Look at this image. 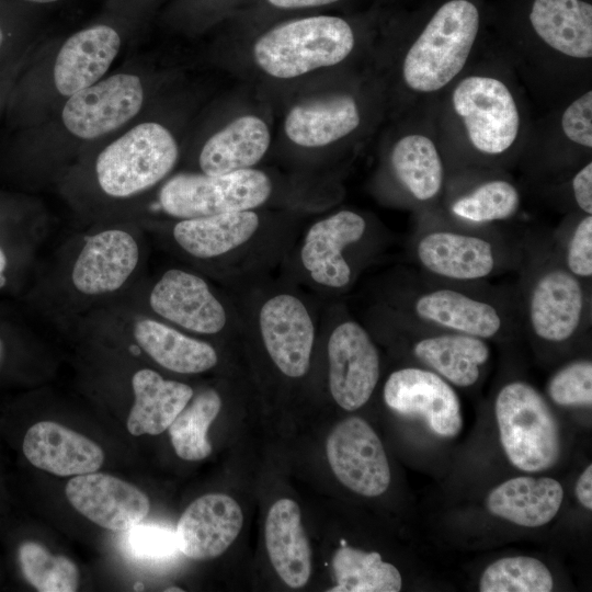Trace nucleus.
<instances>
[{
	"label": "nucleus",
	"instance_id": "f257e3e1",
	"mask_svg": "<svg viewBox=\"0 0 592 592\" xmlns=\"http://www.w3.org/2000/svg\"><path fill=\"white\" fill-rule=\"evenodd\" d=\"M517 273L522 327L534 340L561 345L588 330L592 319L591 283L566 267L551 232L524 231Z\"/></svg>",
	"mask_w": 592,
	"mask_h": 592
},
{
	"label": "nucleus",
	"instance_id": "f03ea898",
	"mask_svg": "<svg viewBox=\"0 0 592 592\" xmlns=\"http://www.w3.org/2000/svg\"><path fill=\"white\" fill-rule=\"evenodd\" d=\"M524 231L503 227H468L443 218L434 210L419 214L412 255L419 272L458 282H489L521 266Z\"/></svg>",
	"mask_w": 592,
	"mask_h": 592
},
{
	"label": "nucleus",
	"instance_id": "7ed1b4c3",
	"mask_svg": "<svg viewBox=\"0 0 592 592\" xmlns=\"http://www.w3.org/2000/svg\"><path fill=\"white\" fill-rule=\"evenodd\" d=\"M400 315L491 341L523 330L516 288L442 281L419 272L400 296Z\"/></svg>",
	"mask_w": 592,
	"mask_h": 592
},
{
	"label": "nucleus",
	"instance_id": "20e7f679",
	"mask_svg": "<svg viewBox=\"0 0 592 592\" xmlns=\"http://www.w3.org/2000/svg\"><path fill=\"white\" fill-rule=\"evenodd\" d=\"M144 246L133 223H109L67 250L58 275L61 308L83 312L127 293L140 271Z\"/></svg>",
	"mask_w": 592,
	"mask_h": 592
},
{
	"label": "nucleus",
	"instance_id": "39448f33",
	"mask_svg": "<svg viewBox=\"0 0 592 592\" xmlns=\"http://www.w3.org/2000/svg\"><path fill=\"white\" fill-rule=\"evenodd\" d=\"M448 109L474 166H497L517 149L522 111L516 93L499 75L473 72L458 78Z\"/></svg>",
	"mask_w": 592,
	"mask_h": 592
},
{
	"label": "nucleus",
	"instance_id": "423d86ee",
	"mask_svg": "<svg viewBox=\"0 0 592 592\" xmlns=\"http://www.w3.org/2000/svg\"><path fill=\"white\" fill-rule=\"evenodd\" d=\"M480 27V12L469 0H448L430 18L407 48L401 78L419 95L451 86L465 69Z\"/></svg>",
	"mask_w": 592,
	"mask_h": 592
},
{
	"label": "nucleus",
	"instance_id": "0eeeda50",
	"mask_svg": "<svg viewBox=\"0 0 592 592\" xmlns=\"http://www.w3.org/2000/svg\"><path fill=\"white\" fill-rule=\"evenodd\" d=\"M355 45L348 21L334 15H312L282 22L253 45L258 66L267 75L289 79L344 60Z\"/></svg>",
	"mask_w": 592,
	"mask_h": 592
},
{
	"label": "nucleus",
	"instance_id": "6e6552de",
	"mask_svg": "<svg viewBox=\"0 0 592 592\" xmlns=\"http://www.w3.org/2000/svg\"><path fill=\"white\" fill-rule=\"evenodd\" d=\"M179 157L173 135L161 124L140 123L103 148L93 175L107 198H134L161 182Z\"/></svg>",
	"mask_w": 592,
	"mask_h": 592
},
{
	"label": "nucleus",
	"instance_id": "1a4fd4ad",
	"mask_svg": "<svg viewBox=\"0 0 592 592\" xmlns=\"http://www.w3.org/2000/svg\"><path fill=\"white\" fill-rule=\"evenodd\" d=\"M500 441L513 466L536 473L553 467L561 452L559 426L544 396L530 383L503 385L494 402Z\"/></svg>",
	"mask_w": 592,
	"mask_h": 592
},
{
	"label": "nucleus",
	"instance_id": "9d476101",
	"mask_svg": "<svg viewBox=\"0 0 592 592\" xmlns=\"http://www.w3.org/2000/svg\"><path fill=\"white\" fill-rule=\"evenodd\" d=\"M269 177L254 169L226 174L178 173L158 192L159 208L179 220L228 212L249 210L270 196Z\"/></svg>",
	"mask_w": 592,
	"mask_h": 592
},
{
	"label": "nucleus",
	"instance_id": "9b49d317",
	"mask_svg": "<svg viewBox=\"0 0 592 592\" xmlns=\"http://www.w3.org/2000/svg\"><path fill=\"white\" fill-rule=\"evenodd\" d=\"M87 315L124 330L130 339L132 353H145L168 371L198 374L217 364V353L209 343L185 334L124 299L98 306Z\"/></svg>",
	"mask_w": 592,
	"mask_h": 592
},
{
	"label": "nucleus",
	"instance_id": "f8f14e48",
	"mask_svg": "<svg viewBox=\"0 0 592 592\" xmlns=\"http://www.w3.org/2000/svg\"><path fill=\"white\" fill-rule=\"evenodd\" d=\"M144 103L140 79L116 73L69 96L61 119L69 133L81 139H94L126 124Z\"/></svg>",
	"mask_w": 592,
	"mask_h": 592
},
{
	"label": "nucleus",
	"instance_id": "ddd939ff",
	"mask_svg": "<svg viewBox=\"0 0 592 592\" xmlns=\"http://www.w3.org/2000/svg\"><path fill=\"white\" fill-rule=\"evenodd\" d=\"M144 304L147 310L141 311L194 333H218L227 321L224 306L206 281L181 269L166 271L150 286Z\"/></svg>",
	"mask_w": 592,
	"mask_h": 592
},
{
	"label": "nucleus",
	"instance_id": "4468645a",
	"mask_svg": "<svg viewBox=\"0 0 592 592\" xmlns=\"http://www.w3.org/2000/svg\"><path fill=\"white\" fill-rule=\"evenodd\" d=\"M327 458L338 480L350 490L377 497L390 483L384 446L373 428L358 417L338 423L327 440Z\"/></svg>",
	"mask_w": 592,
	"mask_h": 592
},
{
	"label": "nucleus",
	"instance_id": "2eb2a0df",
	"mask_svg": "<svg viewBox=\"0 0 592 592\" xmlns=\"http://www.w3.org/2000/svg\"><path fill=\"white\" fill-rule=\"evenodd\" d=\"M383 396L390 409L421 417L440 436L455 437L462 431L460 402L453 385L430 369L411 366L392 372Z\"/></svg>",
	"mask_w": 592,
	"mask_h": 592
},
{
	"label": "nucleus",
	"instance_id": "dca6fc26",
	"mask_svg": "<svg viewBox=\"0 0 592 592\" xmlns=\"http://www.w3.org/2000/svg\"><path fill=\"white\" fill-rule=\"evenodd\" d=\"M329 388L334 401L354 411L371 398L379 379V354L358 322L339 323L328 341Z\"/></svg>",
	"mask_w": 592,
	"mask_h": 592
},
{
	"label": "nucleus",
	"instance_id": "f3484780",
	"mask_svg": "<svg viewBox=\"0 0 592 592\" xmlns=\"http://www.w3.org/2000/svg\"><path fill=\"white\" fill-rule=\"evenodd\" d=\"M409 349L423 367L451 385L468 388L477 384L490 360L488 341L425 326L400 315Z\"/></svg>",
	"mask_w": 592,
	"mask_h": 592
},
{
	"label": "nucleus",
	"instance_id": "a211bd4d",
	"mask_svg": "<svg viewBox=\"0 0 592 592\" xmlns=\"http://www.w3.org/2000/svg\"><path fill=\"white\" fill-rule=\"evenodd\" d=\"M72 508L110 531H128L147 516L150 502L136 486L115 476L90 473L73 476L65 488Z\"/></svg>",
	"mask_w": 592,
	"mask_h": 592
},
{
	"label": "nucleus",
	"instance_id": "6ab92c4d",
	"mask_svg": "<svg viewBox=\"0 0 592 592\" xmlns=\"http://www.w3.org/2000/svg\"><path fill=\"white\" fill-rule=\"evenodd\" d=\"M259 325L265 349L277 368L289 377L304 376L310 365L315 328L305 305L281 294L264 303Z\"/></svg>",
	"mask_w": 592,
	"mask_h": 592
},
{
	"label": "nucleus",
	"instance_id": "aec40b11",
	"mask_svg": "<svg viewBox=\"0 0 592 592\" xmlns=\"http://www.w3.org/2000/svg\"><path fill=\"white\" fill-rule=\"evenodd\" d=\"M20 449L31 466L61 477L98 471L104 462V452L94 441L47 420L24 431Z\"/></svg>",
	"mask_w": 592,
	"mask_h": 592
},
{
	"label": "nucleus",
	"instance_id": "412c9836",
	"mask_svg": "<svg viewBox=\"0 0 592 592\" xmlns=\"http://www.w3.org/2000/svg\"><path fill=\"white\" fill-rule=\"evenodd\" d=\"M367 230L365 218L349 209L340 210L315 223L306 234L300 258L311 278L333 288L345 287L352 269L344 249L360 242Z\"/></svg>",
	"mask_w": 592,
	"mask_h": 592
},
{
	"label": "nucleus",
	"instance_id": "4be33fe9",
	"mask_svg": "<svg viewBox=\"0 0 592 592\" xmlns=\"http://www.w3.org/2000/svg\"><path fill=\"white\" fill-rule=\"evenodd\" d=\"M243 523L241 508L223 493L194 500L181 515L175 534L179 550L196 560L220 556L237 538Z\"/></svg>",
	"mask_w": 592,
	"mask_h": 592
},
{
	"label": "nucleus",
	"instance_id": "5701e85b",
	"mask_svg": "<svg viewBox=\"0 0 592 592\" xmlns=\"http://www.w3.org/2000/svg\"><path fill=\"white\" fill-rule=\"evenodd\" d=\"M121 35L110 23H94L71 34L61 45L54 65V82L62 95L98 82L121 47Z\"/></svg>",
	"mask_w": 592,
	"mask_h": 592
},
{
	"label": "nucleus",
	"instance_id": "b1692460",
	"mask_svg": "<svg viewBox=\"0 0 592 592\" xmlns=\"http://www.w3.org/2000/svg\"><path fill=\"white\" fill-rule=\"evenodd\" d=\"M389 166L395 180L419 214L433 210L447 185L446 166L434 139L422 132L401 136L392 146Z\"/></svg>",
	"mask_w": 592,
	"mask_h": 592
},
{
	"label": "nucleus",
	"instance_id": "393cba45",
	"mask_svg": "<svg viewBox=\"0 0 592 592\" xmlns=\"http://www.w3.org/2000/svg\"><path fill=\"white\" fill-rule=\"evenodd\" d=\"M442 207L433 209L443 218L468 227H502L517 217L522 195L517 185L500 175L476 178L449 190Z\"/></svg>",
	"mask_w": 592,
	"mask_h": 592
},
{
	"label": "nucleus",
	"instance_id": "a878e982",
	"mask_svg": "<svg viewBox=\"0 0 592 592\" xmlns=\"http://www.w3.org/2000/svg\"><path fill=\"white\" fill-rule=\"evenodd\" d=\"M531 27L555 56L573 61L592 59V5L583 0H533Z\"/></svg>",
	"mask_w": 592,
	"mask_h": 592
},
{
	"label": "nucleus",
	"instance_id": "bb28decb",
	"mask_svg": "<svg viewBox=\"0 0 592 592\" xmlns=\"http://www.w3.org/2000/svg\"><path fill=\"white\" fill-rule=\"evenodd\" d=\"M361 123L360 107L346 93H337L295 105L286 115V136L301 147H321L353 133Z\"/></svg>",
	"mask_w": 592,
	"mask_h": 592
},
{
	"label": "nucleus",
	"instance_id": "cd10ccee",
	"mask_svg": "<svg viewBox=\"0 0 592 592\" xmlns=\"http://www.w3.org/2000/svg\"><path fill=\"white\" fill-rule=\"evenodd\" d=\"M265 545L275 571L288 587L301 588L308 582L311 549L295 501L280 499L270 508Z\"/></svg>",
	"mask_w": 592,
	"mask_h": 592
},
{
	"label": "nucleus",
	"instance_id": "c85d7f7f",
	"mask_svg": "<svg viewBox=\"0 0 592 592\" xmlns=\"http://www.w3.org/2000/svg\"><path fill=\"white\" fill-rule=\"evenodd\" d=\"M134 403L126 426L132 435H158L193 397V389L183 383L164 379L151 368L137 369L130 379Z\"/></svg>",
	"mask_w": 592,
	"mask_h": 592
},
{
	"label": "nucleus",
	"instance_id": "c756f323",
	"mask_svg": "<svg viewBox=\"0 0 592 592\" xmlns=\"http://www.w3.org/2000/svg\"><path fill=\"white\" fill-rule=\"evenodd\" d=\"M563 489L548 477H515L490 491L487 508L490 513L525 527H538L558 513Z\"/></svg>",
	"mask_w": 592,
	"mask_h": 592
},
{
	"label": "nucleus",
	"instance_id": "7c9ffc66",
	"mask_svg": "<svg viewBox=\"0 0 592 592\" xmlns=\"http://www.w3.org/2000/svg\"><path fill=\"white\" fill-rule=\"evenodd\" d=\"M259 224V216L251 209L181 219L172 228V238L189 255L206 260L247 242Z\"/></svg>",
	"mask_w": 592,
	"mask_h": 592
},
{
	"label": "nucleus",
	"instance_id": "2f4dec72",
	"mask_svg": "<svg viewBox=\"0 0 592 592\" xmlns=\"http://www.w3.org/2000/svg\"><path fill=\"white\" fill-rule=\"evenodd\" d=\"M270 141L263 119L254 115L238 117L208 138L198 157L200 168L208 175L250 169L263 158Z\"/></svg>",
	"mask_w": 592,
	"mask_h": 592
},
{
	"label": "nucleus",
	"instance_id": "473e14b6",
	"mask_svg": "<svg viewBox=\"0 0 592 592\" xmlns=\"http://www.w3.org/2000/svg\"><path fill=\"white\" fill-rule=\"evenodd\" d=\"M332 568L337 585L331 592H398L402 587L399 570L376 551L343 546L335 551Z\"/></svg>",
	"mask_w": 592,
	"mask_h": 592
},
{
	"label": "nucleus",
	"instance_id": "72a5a7b5",
	"mask_svg": "<svg viewBox=\"0 0 592 592\" xmlns=\"http://www.w3.org/2000/svg\"><path fill=\"white\" fill-rule=\"evenodd\" d=\"M14 561L21 578L39 592H73L79 570L66 556L53 555L42 543L23 538L14 547Z\"/></svg>",
	"mask_w": 592,
	"mask_h": 592
},
{
	"label": "nucleus",
	"instance_id": "f704fd0d",
	"mask_svg": "<svg viewBox=\"0 0 592 592\" xmlns=\"http://www.w3.org/2000/svg\"><path fill=\"white\" fill-rule=\"evenodd\" d=\"M221 399L214 389H204L187 402L169 425V435L177 455L185 460H201L209 456L207 437L209 425L218 415Z\"/></svg>",
	"mask_w": 592,
	"mask_h": 592
},
{
	"label": "nucleus",
	"instance_id": "c9c22d12",
	"mask_svg": "<svg viewBox=\"0 0 592 592\" xmlns=\"http://www.w3.org/2000/svg\"><path fill=\"white\" fill-rule=\"evenodd\" d=\"M553 587L548 568L528 556L505 557L492 562L479 582L481 592H549Z\"/></svg>",
	"mask_w": 592,
	"mask_h": 592
},
{
	"label": "nucleus",
	"instance_id": "e433bc0d",
	"mask_svg": "<svg viewBox=\"0 0 592 592\" xmlns=\"http://www.w3.org/2000/svg\"><path fill=\"white\" fill-rule=\"evenodd\" d=\"M566 267L580 280H592V215L573 212L551 232Z\"/></svg>",
	"mask_w": 592,
	"mask_h": 592
},
{
	"label": "nucleus",
	"instance_id": "4c0bfd02",
	"mask_svg": "<svg viewBox=\"0 0 592 592\" xmlns=\"http://www.w3.org/2000/svg\"><path fill=\"white\" fill-rule=\"evenodd\" d=\"M550 400L562 407H591L592 362L577 358L557 369L547 383Z\"/></svg>",
	"mask_w": 592,
	"mask_h": 592
},
{
	"label": "nucleus",
	"instance_id": "58836bf2",
	"mask_svg": "<svg viewBox=\"0 0 592 592\" xmlns=\"http://www.w3.org/2000/svg\"><path fill=\"white\" fill-rule=\"evenodd\" d=\"M126 547L139 560L161 561L179 550L175 531L157 524H137L128 530Z\"/></svg>",
	"mask_w": 592,
	"mask_h": 592
},
{
	"label": "nucleus",
	"instance_id": "ea45409f",
	"mask_svg": "<svg viewBox=\"0 0 592 592\" xmlns=\"http://www.w3.org/2000/svg\"><path fill=\"white\" fill-rule=\"evenodd\" d=\"M563 137L585 150L592 148V91L588 90L567 105L560 116Z\"/></svg>",
	"mask_w": 592,
	"mask_h": 592
},
{
	"label": "nucleus",
	"instance_id": "a19ab883",
	"mask_svg": "<svg viewBox=\"0 0 592 592\" xmlns=\"http://www.w3.org/2000/svg\"><path fill=\"white\" fill-rule=\"evenodd\" d=\"M42 237H22L14 238L5 232H0V288L5 287L9 282L12 281L16 270H21L23 261H31V255L35 247L39 242L35 241H20L15 239H27Z\"/></svg>",
	"mask_w": 592,
	"mask_h": 592
},
{
	"label": "nucleus",
	"instance_id": "79ce46f5",
	"mask_svg": "<svg viewBox=\"0 0 592 592\" xmlns=\"http://www.w3.org/2000/svg\"><path fill=\"white\" fill-rule=\"evenodd\" d=\"M570 193L576 212L592 215V162L577 169L570 180Z\"/></svg>",
	"mask_w": 592,
	"mask_h": 592
},
{
	"label": "nucleus",
	"instance_id": "37998d69",
	"mask_svg": "<svg viewBox=\"0 0 592 592\" xmlns=\"http://www.w3.org/2000/svg\"><path fill=\"white\" fill-rule=\"evenodd\" d=\"M578 501L588 510L592 509V466L589 465L579 477L576 485Z\"/></svg>",
	"mask_w": 592,
	"mask_h": 592
},
{
	"label": "nucleus",
	"instance_id": "c03bdc74",
	"mask_svg": "<svg viewBox=\"0 0 592 592\" xmlns=\"http://www.w3.org/2000/svg\"><path fill=\"white\" fill-rule=\"evenodd\" d=\"M340 0H266L267 4L278 10H297L335 3Z\"/></svg>",
	"mask_w": 592,
	"mask_h": 592
},
{
	"label": "nucleus",
	"instance_id": "a18cd8bd",
	"mask_svg": "<svg viewBox=\"0 0 592 592\" xmlns=\"http://www.w3.org/2000/svg\"><path fill=\"white\" fill-rule=\"evenodd\" d=\"M11 358V348L5 335L0 331V376L5 373Z\"/></svg>",
	"mask_w": 592,
	"mask_h": 592
},
{
	"label": "nucleus",
	"instance_id": "49530a36",
	"mask_svg": "<svg viewBox=\"0 0 592 592\" xmlns=\"http://www.w3.org/2000/svg\"><path fill=\"white\" fill-rule=\"evenodd\" d=\"M22 1L34 3V4H55V3L61 2L62 0H22Z\"/></svg>",
	"mask_w": 592,
	"mask_h": 592
},
{
	"label": "nucleus",
	"instance_id": "de8ad7c7",
	"mask_svg": "<svg viewBox=\"0 0 592 592\" xmlns=\"http://www.w3.org/2000/svg\"><path fill=\"white\" fill-rule=\"evenodd\" d=\"M123 1L126 2V4H127V2H128V3H132L133 5H138V3H139L140 1H145V0H123Z\"/></svg>",
	"mask_w": 592,
	"mask_h": 592
},
{
	"label": "nucleus",
	"instance_id": "09e8293b",
	"mask_svg": "<svg viewBox=\"0 0 592 592\" xmlns=\"http://www.w3.org/2000/svg\"><path fill=\"white\" fill-rule=\"evenodd\" d=\"M166 591H167V592H170V591H178V592H181V591H183V590L180 589V588L172 587V588L166 589Z\"/></svg>",
	"mask_w": 592,
	"mask_h": 592
},
{
	"label": "nucleus",
	"instance_id": "8fccbe9b",
	"mask_svg": "<svg viewBox=\"0 0 592 592\" xmlns=\"http://www.w3.org/2000/svg\"><path fill=\"white\" fill-rule=\"evenodd\" d=\"M3 43V32H2V29L0 27V47Z\"/></svg>",
	"mask_w": 592,
	"mask_h": 592
},
{
	"label": "nucleus",
	"instance_id": "3c124183",
	"mask_svg": "<svg viewBox=\"0 0 592 592\" xmlns=\"http://www.w3.org/2000/svg\"><path fill=\"white\" fill-rule=\"evenodd\" d=\"M0 481H1V474H0Z\"/></svg>",
	"mask_w": 592,
	"mask_h": 592
}]
</instances>
